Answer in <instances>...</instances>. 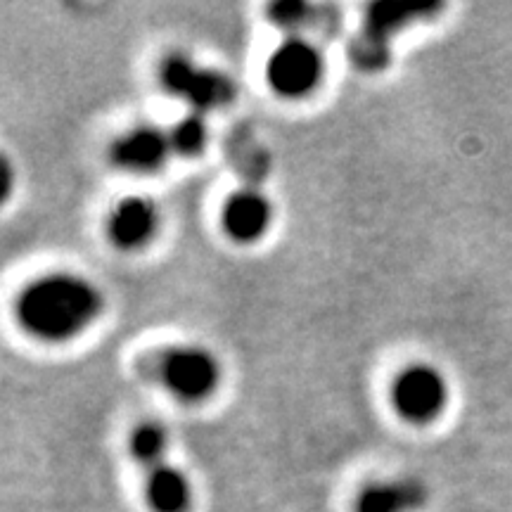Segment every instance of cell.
<instances>
[{
    "label": "cell",
    "mask_w": 512,
    "mask_h": 512,
    "mask_svg": "<svg viewBox=\"0 0 512 512\" xmlns=\"http://www.w3.org/2000/svg\"><path fill=\"white\" fill-rule=\"evenodd\" d=\"M105 309L102 292L76 273H46L17 294L15 316L24 332L46 342H67L88 330Z\"/></svg>",
    "instance_id": "cell-1"
},
{
    "label": "cell",
    "mask_w": 512,
    "mask_h": 512,
    "mask_svg": "<svg viewBox=\"0 0 512 512\" xmlns=\"http://www.w3.org/2000/svg\"><path fill=\"white\" fill-rule=\"evenodd\" d=\"M159 83L171 98H181L192 112L207 114L235 100V81L219 69L202 67L183 53L166 55L159 64Z\"/></svg>",
    "instance_id": "cell-2"
},
{
    "label": "cell",
    "mask_w": 512,
    "mask_h": 512,
    "mask_svg": "<svg viewBox=\"0 0 512 512\" xmlns=\"http://www.w3.org/2000/svg\"><path fill=\"white\" fill-rule=\"evenodd\" d=\"M157 380L178 401L197 403L209 399L221 384V363L209 349L178 344L157 358Z\"/></svg>",
    "instance_id": "cell-3"
},
{
    "label": "cell",
    "mask_w": 512,
    "mask_h": 512,
    "mask_svg": "<svg viewBox=\"0 0 512 512\" xmlns=\"http://www.w3.org/2000/svg\"><path fill=\"white\" fill-rule=\"evenodd\" d=\"M325 76V57L304 36H285L266 62V81L280 98H306Z\"/></svg>",
    "instance_id": "cell-4"
},
{
    "label": "cell",
    "mask_w": 512,
    "mask_h": 512,
    "mask_svg": "<svg viewBox=\"0 0 512 512\" xmlns=\"http://www.w3.org/2000/svg\"><path fill=\"white\" fill-rule=\"evenodd\" d=\"M396 415L413 425L439 420L448 406V382L439 368L430 363H413L394 377L389 392Z\"/></svg>",
    "instance_id": "cell-5"
},
{
    "label": "cell",
    "mask_w": 512,
    "mask_h": 512,
    "mask_svg": "<svg viewBox=\"0 0 512 512\" xmlns=\"http://www.w3.org/2000/svg\"><path fill=\"white\" fill-rule=\"evenodd\" d=\"M171 155L169 131L145 124L128 128L110 145L112 164L126 174H157Z\"/></svg>",
    "instance_id": "cell-6"
},
{
    "label": "cell",
    "mask_w": 512,
    "mask_h": 512,
    "mask_svg": "<svg viewBox=\"0 0 512 512\" xmlns=\"http://www.w3.org/2000/svg\"><path fill=\"white\" fill-rule=\"evenodd\" d=\"M112 245L126 252L143 249L147 242L155 240L159 230V209L150 197L128 195L110 209L105 223Z\"/></svg>",
    "instance_id": "cell-7"
},
{
    "label": "cell",
    "mask_w": 512,
    "mask_h": 512,
    "mask_svg": "<svg viewBox=\"0 0 512 512\" xmlns=\"http://www.w3.org/2000/svg\"><path fill=\"white\" fill-rule=\"evenodd\" d=\"M273 223V204L264 192L254 188H242L223 202L221 209V228L230 240L249 242L261 240L271 230Z\"/></svg>",
    "instance_id": "cell-8"
},
{
    "label": "cell",
    "mask_w": 512,
    "mask_h": 512,
    "mask_svg": "<svg viewBox=\"0 0 512 512\" xmlns=\"http://www.w3.org/2000/svg\"><path fill=\"white\" fill-rule=\"evenodd\" d=\"M430 491L415 477L377 479L358 491L354 512H418L427 505Z\"/></svg>",
    "instance_id": "cell-9"
},
{
    "label": "cell",
    "mask_w": 512,
    "mask_h": 512,
    "mask_svg": "<svg viewBox=\"0 0 512 512\" xmlns=\"http://www.w3.org/2000/svg\"><path fill=\"white\" fill-rule=\"evenodd\" d=\"M145 501L152 512H188L192 508V484L181 467L159 463L145 470Z\"/></svg>",
    "instance_id": "cell-10"
},
{
    "label": "cell",
    "mask_w": 512,
    "mask_h": 512,
    "mask_svg": "<svg viewBox=\"0 0 512 512\" xmlns=\"http://www.w3.org/2000/svg\"><path fill=\"white\" fill-rule=\"evenodd\" d=\"M166 448H169V432L159 422H140L128 437V453L143 470L164 463Z\"/></svg>",
    "instance_id": "cell-11"
},
{
    "label": "cell",
    "mask_w": 512,
    "mask_h": 512,
    "mask_svg": "<svg viewBox=\"0 0 512 512\" xmlns=\"http://www.w3.org/2000/svg\"><path fill=\"white\" fill-rule=\"evenodd\" d=\"M171 150L178 157H197L209 143V126L204 114L190 112L169 128Z\"/></svg>",
    "instance_id": "cell-12"
},
{
    "label": "cell",
    "mask_w": 512,
    "mask_h": 512,
    "mask_svg": "<svg viewBox=\"0 0 512 512\" xmlns=\"http://www.w3.org/2000/svg\"><path fill=\"white\" fill-rule=\"evenodd\" d=\"M309 12L311 8L309 5H302V3H285V5H273L271 8V19L278 27H283L285 31H290L287 36H299L297 34V27L299 24H306L309 22Z\"/></svg>",
    "instance_id": "cell-13"
}]
</instances>
